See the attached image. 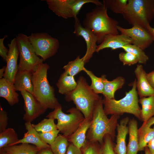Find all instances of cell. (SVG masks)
I'll return each instance as SVG.
<instances>
[{"mask_svg": "<svg viewBox=\"0 0 154 154\" xmlns=\"http://www.w3.org/2000/svg\"><path fill=\"white\" fill-rule=\"evenodd\" d=\"M101 96L96 103L94 110L90 126L87 133L86 139L92 142H98L102 145L104 138L109 135L113 140L115 137V130L120 116L113 115L108 118L103 107Z\"/></svg>", "mask_w": 154, "mask_h": 154, "instance_id": "1", "label": "cell"}, {"mask_svg": "<svg viewBox=\"0 0 154 154\" xmlns=\"http://www.w3.org/2000/svg\"><path fill=\"white\" fill-rule=\"evenodd\" d=\"M107 9L104 5L96 6L86 14L83 22V26L96 37L98 44L101 43L106 35L119 34L117 28L118 22L108 16Z\"/></svg>", "mask_w": 154, "mask_h": 154, "instance_id": "2", "label": "cell"}, {"mask_svg": "<svg viewBox=\"0 0 154 154\" xmlns=\"http://www.w3.org/2000/svg\"><path fill=\"white\" fill-rule=\"evenodd\" d=\"M49 65L42 62L32 72L33 94L36 99L47 109L54 110L61 105L54 94L55 89L50 84L47 74Z\"/></svg>", "mask_w": 154, "mask_h": 154, "instance_id": "3", "label": "cell"}, {"mask_svg": "<svg viewBox=\"0 0 154 154\" xmlns=\"http://www.w3.org/2000/svg\"><path fill=\"white\" fill-rule=\"evenodd\" d=\"M77 82L76 88L65 94V99L72 101L85 118L92 119L95 105L100 96L91 88L83 77L80 76Z\"/></svg>", "mask_w": 154, "mask_h": 154, "instance_id": "4", "label": "cell"}, {"mask_svg": "<svg viewBox=\"0 0 154 154\" xmlns=\"http://www.w3.org/2000/svg\"><path fill=\"white\" fill-rule=\"evenodd\" d=\"M136 79L131 84L132 88L125 93L122 98L116 100L104 97L102 99L104 109L106 115L120 116L124 113L133 115L141 120L140 117L141 109L139 105L138 94L136 88Z\"/></svg>", "mask_w": 154, "mask_h": 154, "instance_id": "5", "label": "cell"}, {"mask_svg": "<svg viewBox=\"0 0 154 154\" xmlns=\"http://www.w3.org/2000/svg\"><path fill=\"white\" fill-rule=\"evenodd\" d=\"M122 15L132 26L137 25L147 29L154 17V0H128Z\"/></svg>", "mask_w": 154, "mask_h": 154, "instance_id": "6", "label": "cell"}, {"mask_svg": "<svg viewBox=\"0 0 154 154\" xmlns=\"http://www.w3.org/2000/svg\"><path fill=\"white\" fill-rule=\"evenodd\" d=\"M66 114L62 110L60 105L54 109L46 116L47 118L56 119L58 129L67 138L77 129L85 118L82 112L77 108L72 107L69 109Z\"/></svg>", "mask_w": 154, "mask_h": 154, "instance_id": "7", "label": "cell"}, {"mask_svg": "<svg viewBox=\"0 0 154 154\" xmlns=\"http://www.w3.org/2000/svg\"><path fill=\"white\" fill-rule=\"evenodd\" d=\"M16 38L20 56L18 70H26L32 73L35 71L38 65L43 61L36 54L29 36L20 33Z\"/></svg>", "mask_w": 154, "mask_h": 154, "instance_id": "8", "label": "cell"}, {"mask_svg": "<svg viewBox=\"0 0 154 154\" xmlns=\"http://www.w3.org/2000/svg\"><path fill=\"white\" fill-rule=\"evenodd\" d=\"M29 37L36 54L43 61L54 56L59 48L58 40L47 33H32Z\"/></svg>", "mask_w": 154, "mask_h": 154, "instance_id": "9", "label": "cell"}, {"mask_svg": "<svg viewBox=\"0 0 154 154\" xmlns=\"http://www.w3.org/2000/svg\"><path fill=\"white\" fill-rule=\"evenodd\" d=\"M20 92L23 99L25 112L23 119L26 122H31L44 114L47 109L38 101L32 94L25 91Z\"/></svg>", "mask_w": 154, "mask_h": 154, "instance_id": "10", "label": "cell"}, {"mask_svg": "<svg viewBox=\"0 0 154 154\" xmlns=\"http://www.w3.org/2000/svg\"><path fill=\"white\" fill-rule=\"evenodd\" d=\"M117 28L121 34L131 38L133 40V44L143 50L150 46L153 41L147 30L139 25H135L131 28L126 29L118 25Z\"/></svg>", "mask_w": 154, "mask_h": 154, "instance_id": "11", "label": "cell"}, {"mask_svg": "<svg viewBox=\"0 0 154 154\" xmlns=\"http://www.w3.org/2000/svg\"><path fill=\"white\" fill-rule=\"evenodd\" d=\"M73 33L78 37H82L86 43V51L82 58L85 64L90 60L94 53L96 52L98 46L96 45L97 38L91 31L82 26L79 19L75 21Z\"/></svg>", "mask_w": 154, "mask_h": 154, "instance_id": "12", "label": "cell"}, {"mask_svg": "<svg viewBox=\"0 0 154 154\" xmlns=\"http://www.w3.org/2000/svg\"><path fill=\"white\" fill-rule=\"evenodd\" d=\"M9 51L6 58L7 65L3 77L14 84V78L18 71L17 60L19 51L17 41L14 38L8 44Z\"/></svg>", "mask_w": 154, "mask_h": 154, "instance_id": "13", "label": "cell"}, {"mask_svg": "<svg viewBox=\"0 0 154 154\" xmlns=\"http://www.w3.org/2000/svg\"><path fill=\"white\" fill-rule=\"evenodd\" d=\"M133 44L132 39L126 35L110 34L106 36L101 43L98 45L96 52H98L104 48H110L112 50L121 48L126 45Z\"/></svg>", "mask_w": 154, "mask_h": 154, "instance_id": "14", "label": "cell"}, {"mask_svg": "<svg viewBox=\"0 0 154 154\" xmlns=\"http://www.w3.org/2000/svg\"><path fill=\"white\" fill-rule=\"evenodd\" d=\"M136 80V88L140 98L154 96V90L149 84L147 73L141 64H137L134 70Z\"/></svg>", "mask_w": 154, "mask_h": 154, "instance_id": "15", "label": "cell"}, {"mask_svg": "<svg viewBox=\"0 0 154 154\" xmlns=\"http://www.w3.org/2000/svg\"><path fill=\"white\" fill-rule=\"evenodd\" d=\"M48 7L56 15L65 19L74 18L71 5L74 0H47Z\"/></svg>", "mask_w": 154, "mask_h": 154, "instance_id": "16", "label": "cell"}, {"mask_svg": "<svg viewBox=\"0 0 154 154\" xmlns=\"http://www.w3.org/2000/svg\"><path fill=\"white\" fill-rule=\"evenodd\" d=\"M25 126L27 132L24 134L23 138L19 139L13 145L25 143L33 145L40 149L50 147L49 145L42 140L38 132L33 127L31 122H25Z\"/></svg>", "mask_w": 154, "mask_h": 154, "instance_id": "17", "label": "cell"}, {"mask_svg": "<svg viewBox=\"0 0 154 154\" xmlns=\"http://www.w3.org/2000/svg\"><path fill=\"white\" fill-rule=\"evenodd\" d=\"M129 119L126 117L122 119L117 124L116 144L114 148L117 154H127L126 139L129 131L128 126L127 125Z\"/></svg>", "mask_w": 154, "mask_h": 154, "instance_id": "18", "label": "cell"}, {"mask_svg": "<svg viewBox=\"0 0 154 154\" xmlns=\"http://www.w3.org/2000/svg\"><path fill=\"white\" fill-rule=\"evenodd\" d=\"M91 120L90 118H84L75 131L67 137L69 143L80 149L84 146L86 141V135Z\"/></svg>", "mask_w": 154, "mask_h": 154, "instance_id": "19", "label": "cell"}, {"mask_svg": "<svg viewBox=\"0 0 154 154\" xmlns=\"http://www.w3.org/2000/svg\"><path fill=\"white\" fill-rule=\"evenodd\" d=\"M33 73L26 70L18 71L14 80V85L16 91H25L33 93Z\"/></svg>", "mask_w": 154, "mask_h": 154, "instance_id": "20", "label": "cell"}, {"mask_svg": "<svg viewBox=\"0 0 154 154\" xmlns=\"http://www.w3.org/2000/svg\"><path fill=\"white\" fill-rule=\"evenodd\" d=\"M16 91L14 84L4 78L0 79V97L5 98L10 106L19 102V94Z\"/></svg>", "mask_w": 154, "mask_h": 154, "instance_id": "21", "label": "cell"}, {"mask_svg": "<svg viewBox=\"0 0 154 154\" xmlns=\"http://www.w3.org/2000/svg\"><path fill=\"white\" fill-rule=\"evenodd\" d=\"M129 140L127 147V154H137L139 151L137 122L133 118L128 122Z\"/></svg>", "mask_w": 154, "mask_h": 154, "instance_id": "22", "label": "cell"}, {"mask_svg": "<svg viewBox=\"0 0 154 154\" xmlns=\"http://www.w3.org/2000/svg\"><path fill=\"white\" fill-rule=\"evenodd\" d=\"M103 75L104 88L102 94L104 97L114 99L115 92L122 88L125 82V79L119 76L110 81L106 78V75Z\"/></svg>", "mask_w": 154, "mask_h": 154, "instance_id": "23", "label": "cell"}, {"mask_svg": "<svg viewBox=\"0 0 154 154\" xmlns=\"http://www.w3.org/2000/svg\"><path fill=\"white\" fill-rule=\"evenodd\" d=\"M139 102L142 107L140 112L141 121L145 124L154 116V96L140 98Z\"/></svg>", "mask_w": 154, "mask_h": 154, "instance_id": "24", "label": "cell"}, {"mask_svg": "<svg viewBox=\"0 0 154 154\" xmlns=\"http://www.w3.org/2000/svg\"><path fill=\"white\" fill-rule=\"evenodd\" d=\"M56 85L58 92L65 95L76 88L77 82L74 76L69 75L64 72L60 75Z\"/></svg>", "mask_w": 154, "mask_h": 154, "instance_id": "25", "label": "cell"}, {"mask_svg": "<svg viewBox=\"0 0 154 154\" xmlns=\"http://www.w3.org/2000/svg\"><path fill=\"white\" fill-rule=\"evenodd\" d=\"M40 149L33 145L23 143L8 146L0 150L8 154H37Z\"/></svg>", "mask_w": 154, "mask_h": 154, "instance_id": "26", "label": "cell"}, {"mask_svg": "<svg viewBox=\"0 0 154 154\" xmlns=\"http://www.w3.org/2000/svg\"><path fill=\"white\" fill-rule=\"evenodd\" d=\"M139 151L144 150L148 143L154 137V127L151 128L143 125L138 129Z\"/></svg>", "mask_w": 154, "mask_h": 154, "instance_id": "27", "label": "cell"}, {"mask_svg": "<svg viewBox=\"0 0 154 154\" xmlns=\"http://www.w3.org/2000/svg\"><path fill=\"white\" fill-rule=\"evenodd\" d=\"M18 135L13 128H8L0 132V149L13 145L18 141Z\"/></svg>", "mask_w": 154, "mask_h": 154, "instance_id": "28", "label": "cell"}, {"mask_svg": "<svg viewBox=\"0 0 154 154\" xmlns=\"http://www.w3.org/2000/svg\"><path fill=\"white\" fill-rule=\"evenodd\" d=\"M85 64L82 58L78 56L74 60L69 61L63 68L68 74L74 76L81 71L84 70Z\"/></svg>", "mask_w": 154, "mask_h": 154, "instance_id": "29", "label": "cell"}, {"mask_svg": "<svg viewBox=\"0 0 154 154\" xmlns=\"http://www.w3.org/2000/svg\"><path fill=\"white\" fill-rule=\"evenodd\" d=\"M104 5L113 12L122 15L125 11L128 0H103Z\"/></svg>", "mask_w": 154, "mask_h": 154, "instance_id": "30", "label": "cell"}, {"mask_svg": "<svg viewBox=\"0 0 154 154\" xmlns=\"http://www.w3.org/2000/svg\"><path fill=\"white\" fill-rule=\"evenodd\" d=\"M67 138L62 135H59L50 148L54 154H66L69 145Z\"/></svg>", "mask_w": 154, "mask_h": 154, "instance_id": "31", "label": "cell"}, {"mask_svg": "<svg viewBox=\"0 0 154 154\" xmlns=\"http://www.w3.org/2000/svg\"><path fill=\"white\" fill-rule=\"evenodd\" d=\"M125 52H129L134 55L137 58L138 63L145 64L149 59V57L143 50L137 46L133 44H128L121 48Z\"/></svg>", "mask_w": 154, "mask_h": 154, "instance_id": "32", "label": "cell"}, {"mask_svg": "<svg viewBox=\"0 0 154 154\" xmlns=\"http://www.w3.org/2000/svg\"><path fill=\"white\" fill-rule=\"evenodd\" d=\"M90 78L92 81L90 86L91 88L96 94L103 93L104 88L103 75L98 77L96 76L91 71L86 69L85 68L84 70Z\"/></svg>", "mask_w": 154, "mask_h": 154, "instance_id": "33", "label": "cell"}, {"mask_svg": "<svg viewBox=\"0 0 154 154\" xmlns=\"http://www.w3.org/2000/svg\"><path fill=\"white\" fill-rule=\"evenodd\" d=\"M54 120L50 118H44L38 123L32 125L38 133L47 132L58 129Z\"/></svg>", "mask_w": 154, "mask_h": 154, "instance_id": "34", "label": "cell"}, {"mask_svg": "<svg viewBox=\"0 0 154 154\" xmlns=\"http://www.w3.org/2000/svg\"><path fill=\"white\" fill-rule=\"evenodd\" d=\"M88 3H94L96 6L104 5L103 3L98 0H74L72 4L71 8L75 21L78 19L77 16L82 6L84 4Z\"/></svg>", "mask_w": 154, "mask_h": 154, "instance_id": "35", "label": "cell"}, {"mask_svg": "<svg viewBox=\"0 0 154 154\" xmlns=\"http://www.w3.org/2000/svg\"><path fill=\"white\" fill-rule=\"evenodd\" d=\"M81 149L83 154H102L101 145L97 142H92L86 140L85 144Z\"/></svg>", "mask_w": 154, "mask_h": 154, "instance_id": "36", "label": "cell"}, {"mask_svg": "<svg viewBox=\"0 0 154 154\" xmlns=\"http://www.w3.org/2000/svg\"><path fill=\"white\" fill-rule=\"evenodd\" d=\"M119 58L123 65L130 66L138 62L136 57L129 52L125 51L120 53L119 54Z\"/></svg>", "mask_w": 154, "mask_h": 154, "instance_id": "37", "label": "cell"}, {"mask_svg": "<svg viewBox=\"0 0 154 154\" xmlns=\"http://www.w3.org/2000/svg\"><path fill=\"white\" fill-rule=\"evenodd\" d=\"M113 141L109 135H105L103 144L101 145L102 154H117L114 150Z\"/></svg>", "mask_w": 154, "mask_h": 154, "instance_id": "38", "label": "cell"}, {"mask_svg": "<svg viewBox=\"0 0 154 154\" xmlns=\"http://www.w3.org/2000/svg\"><path fill=\"white\" fill-rule=\"evenodd\" d=\"M60 132L58 129H56L46 133H38L42 140L46 143L51 145L54 142Z\"/></svg>", "mask_w": 154, "mask_h": 154, "instance_id": "39", "label": "cell"}, {"mask_svg": "<svg viewBox=\"0 0 154 154\" xmlns=\"http://www.w3.org/2000/svg\"><path fill=\"white\" fill-rule=\"evenodd\" d=\"M7 112L0 107V132L7 129L8 123V117Z\"/></svg>", "mask_w": 154, "mask_h": 154, "instance_id": "40", "label": "cell"}, {"mask_svg": "<svg viewBox=\"0 0 154 154\" xmlns=\"http://www.w3.org/2000/svg\"><path fill=\"white\" fill-rule=\"evenodd\" d=\"M7 37V35H5L3 38L0 39V56L2 58L3 60L5 62H6L9 49H8L5 46L4 41Z\"/></svg>", "mask_w": 154, "mask_h": 154, "instance_id": "41", "label": "cell"}, {"mask_svg": "<svg viewBox=\"0 0 154 154\" xmlns=\"http://www.w3.org/2000/svg\"><path fill=\"white\" fill-rule=\"evenodd\" d=\"M66 154H83L81 149L79 148L72 143H69Z\"/></svg>", "mask_w": 154, "mask_h": 154, "instance_id": "42", "label": "cell"}, {"mask_svg": "<svg viewBox=\"0 0 154 154\" xmlns=\"http://www.w3.org/2000/svg\"><path fill=\"white\" fill-rule=\"evenodd\" d=\"M146 76L149 84L154 90V70L147 73Z\"/></svg>", "mask_w": 154, "mask_h": 154, "instance_id": "43", "label": "cell"}, {"mask_svg": "<svg viewBox=\"0 0 154 154\" xmlns=\"http://www.w3.org/2000/svg\"><path fill=\"white\" fill-rule=\"evenodd\" d=\"M146 146L151 154H154V137L148 143Z\"/></svg>", "mask_w": 154, "mask_h": 154, "instance_id": "44", "label": "cell"}, {"mask_svg": "<svg viewBox=\"0 0 154 154\" xmlns=\"http://www.w3.org/2000/svg\"><path fill=\"white\" fill-rule=\"evenodd\" d=\"M37 154H54L50 148L40 149Z\"/></svg>", "mask_w": 154, "mask_h": 154, "instance_id": "45", "label": "cell"}, {"mask_svg": "<svg viewBox=\"0 0 154 154\" xmlns=\"http://www.w3.org/2000/svg\"><path fill=\"white\" fill-rule=\"evenodd\" d=\"M147 30L154 41V28L151 27L150 25H149L147 27Z\"/></svg>", "mask_w": 154, "mask_h": 154, "instance_id": "46", "label": "cell"}, {"mask_svg": "<svg viewBox=\"0 0 154 154\" xmlns=\"http://www.w3.org/2000/svg\"><path fill=\"white\" fill-rule=\"evenodd\" d=\"M154 124V116L152 117L150 119L147 121L145 124H143V125L148 127H151V126Z\"/></svg>", "mask_w": 154, "mask_h": 154, "instance_id": "47", "label": "cell"}, {"mask_svg": "<svg viewBox=\"0 0 154 154\" xmlns=\"http://www.w3.org/2000/svg\"><path fill=\"white\" fill-rule=\"evenodd\" d=\"M6 66H4L0 69V79L3 77L5 70Z\"/></svg>", "mask_w": 154, "mask_h": 154, "instance_id": "48", "label": "cell"}, {"mask_svg": "<svg viewBox=\"0 0 154 154\" xmlns=\"http://www.w3.org/2000/svg\"><path fill=\"white\" fill-rule=\"evenodd\" d=\"M145 154H151L148 147L146 146L144 150Z\"/></svg>", "mask_w": 154, "mask_h": 154, "instance_id": "49", "label": "cell"}, {"mask_svg": "<svg viewBox=\"0 0 154 154\" xmlns=\"http://www.w3.org/2000/svg\"><path fill=\"white\" fill-rule=\"evenodd\" d=\"M0 154H8L2 150H0Z\"/></svg>", "mask_w": 154, "mask_h": 154, "instance_id": "50", "label": "cell"}]
</instances>
